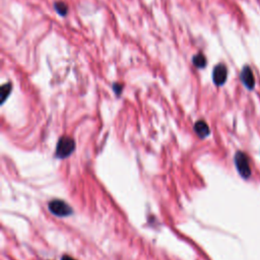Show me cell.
<instances>
[{
    "label": "cell",
    "mask_w": 260,
    "mask_h": 260,
    "mask_svg": "<svg viewBox=\"0 0 260 260\" xmlns=\"http://www.w3.org/2000/svg\"><path fill=\"white\" fill-rule=\"evenodd\" d=\"M74 149H75L74 139L68 136H62L57 142L55 156L58 158H66L74 151Z\"/></svg>",
    "instance_id": "cell-1"
},
{
    "label": "cell",
    "mask_w": 260,
    "mask_h": 260,
    "mask_svg": "<svg viewBox=\"0 0 260 260\" xmlns=\"http://www.w3.org/2000/svg\"><path fill=\"white\" fill-rule=\"evenodd\" d=\"M48 208L54 215L60 216V217L69 216L73 212L72 208L66 202H64L62 200H59V199H55V200L50 201L49 204H48Z\"/></svg>",
    "instance_id": "cell-2"
},
{
    "label": "cell",
    "mask_w": 260,
    "mask_h": 260,
    "mask_svg": "<svg viewBox=\"0 0 260 260\" xmlns=\"http://www.w3.org/2000/svg\"><path fill=\"white\" fill-rule=\"evenodd\" d=\"M55 9L60 15H66L67 13V5L63 2H57L55 3Z\"/></svg>",
    "instance_id": "cell-9"
},
{
    "label": "cell",
    "mask_w": 260,
    "mask_h": 260,
    "mask_svg": "<svg viewBox=\"0 0 260 260\" xmlns=\"http://www.w3.org/2000/svg\"><path fill=\"white\" fill-rule=\"evenodd\" d=\"M226 76H228V70L223 64H218L214 67L213 73H212V79L216 85H222L226 80Z\"/></svg>",
    "instance_id": "cell-4"
},
{
    "label": "cell",
    "mask_w": 260,
    "mask_h": 260,
    "mask_svg": "<svg viewBox=\"0 0 260 260\" xmlns=\"http://www.w3.org/2000/svg\"><path fill=\"white\" fill-rule=\"evenodd\" d=\"M235 165H236V168H237L239 174L243 178L247 179L250 177L251 169H250V165H249V159H248V156L244 152L238 151L235 154Z\"/></svg>",
    "instance_id": "cell-3"
},
{
    "label": "cell",
    "mask_w": 260,
    "mask_h": 260,
    "mask_svg": "<svg viewBox=\"0 0 260 260\" xmlns=\"http://www.w3.org/2000/svg\"><path fill=\"white\" fill-rule=\"evenodd\" d=\"M193 64L197 68H204L206 66V59H205L204 55L201 53L195 55L193 58Z\"/></svg>",
    "instance_id": "cell-7"
},
{
    "label": "cell",
    "mask_w": 260,
    "mask_h": 260,
    "mask_svg": "<svg viewBox=\"0 0 260 260\" xmlns=\"http://www.w3.org/2000/svg\"><path fill=\"white\" fill-rule=\"evenodd\" d=\"M122 85L121 84H119V83H115L114 85H113V88H114V90H115V92L117 93V94H120V92L122 91Z\"/></svg>",
    "instance_id": "cell-10"
},
{
    "label": "cell",
    "mask_w": 260,
    "mask_h": 260,
    "mask_svg": "<svg viewBox=\"0 0 260 260\" xmlns=\"http://www.w3.org/2000/svg\"><path fill=\"white\" fill-rule=\"evenodd\" d=\"M11 91V84L6 83L1 86V103L3 104Z\"/></svg>",
    "instance_id": "cell-8"
},
{
    "label": "cell",
    "mask_w": 260,
    "mask_h": 260,
    "mask_svg": "<svg viewBox=\"0 0 260 260\" xmlns=\"http://www.w3.org/2000/svg\"><path fill=\"white\" fill-rule=\"evenodd\" d=\"M61 260H75V259L71 258V257L68 256V255H64V256L61 258Z\"/></svg>",
    "instance_id": "cell-11"
},
{
    "label": "cell",
    "mask_w": 260,
    "mask_h": 260,
    "mask_svg": "<svg viewBox=\"0 0 260 260\" xmlns=\"http://www.w3.org/2000/svg\"><path fill=\"white\" fill-rule=\"evenodd\" d=\"M241 80L242 82L244 83V85L249 88V89H252L255 85V79H254V75H253V72L251 70V68L249 66H245L243 69H242V72H241Z\"/></svg>",
    "instance_id": "cell-5"
},
{
    "label": "cell",
    "mask_w": 260,
    "mask_h": 260,
    "mask_svg": "<svg viewBox=\"0 0 260 260\" xmlns=\"http://www.w3.org/2000/svg\"><path fill=\"white\" fill-rule=\"evenodd\" d=\"M194 131L196 132V134L200 137V138H205L209 135L210 130L208 125L206 124V122L199 120L194 124Z\"/></svg>",
    "instance_id": "cell-6"
}]
</instances>
